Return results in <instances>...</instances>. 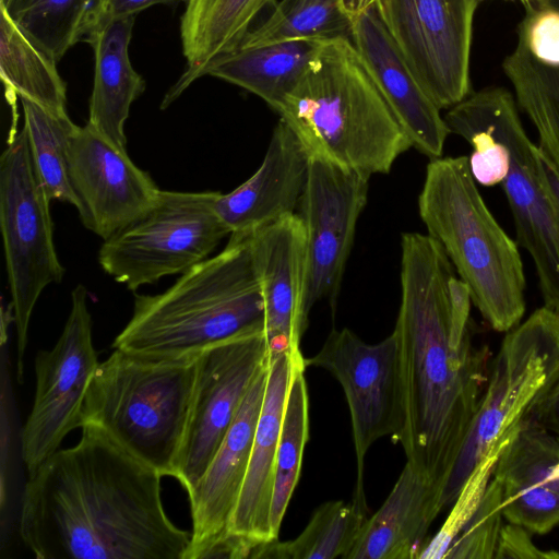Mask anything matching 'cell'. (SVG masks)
Instances as JSON below:
<instances>
[{
	"instance_id": "1",
	"label": "cell",
	"mask_w": 559,
	"mask_h": 559,
	"mask_svg": "<svg viewBox=\"0 0 559 559\" xmlns=\"http://www.w3.org/2000/svg\"><path fill=\"white\" fill-rule=\"evenodd\" d=\"M25 484L20 535L37 559H185L191 534L165 512L160 478L84 425Z\"/></svg>"
},
{
	"instance_id": "2",
	"label": "cell",
	"mask_w": 559,
	"mask_h": 559,
	"mask_svg": "<svg viewBox=\"0 0 559 559\" xmlns=\"http://www.w3.org/2000/svg\"><path fill=\"white\" fill-rule=\"evenodd\" d=\"M401 305L393 333L399 350L403 421L394 442L406 462L443 493L475 418L490 352L451 345L449 283L454 267L428 234L401 238Z\"/></svg>"
},
{
	"instance_id": "3",
	"label": "cell",
	"mask_w": 559,
	"mask_h": 559,
	"mask_svg": "<svg viewBox=\"0 0 559 559\" xmlns=\"http://www.w3.org/2000/svg\"><path fill=\"white\" fill-rule=\"evenodd\" d=\"M277 114L311 155L368 176L412 147L350 37L322 40Z\"/></svg>"
},
{
	"instance_id": "4",
	"label": "cell",
	"mask_w": 559,
	"mask_h": 559,
	"mask_svg": "<svg viewBox=\"0 0 559 559\" xmlns=\"http://www.w3.org/2000/svg\"><path fill=\"white\" fill-rule=\"evenodd\" d=\"M264 300L251 234H230L226 247L182 273L157 295H136L133 313L112 347L146 358L200 355L264 325Z\"/></svg>"
},
{
	"instance_id": "5",
	"label": "cell",
	"mask_w": 559,
	"mask_h": 559,
	"mask_svg": "<svg viewBox=\"0 0 559 559\" xmlns=\"http://www.w3.org/2000/svg\"><path fill=\"white\" fill-rule=\"evenodd\" d=\"M418 213L486 323L506 333L520 324L526 308L521 254L484 201L467 156L430 160Z\"/></svg>"
},
{
	"instance_id": "6",
	"label": "cell",
	"mask_w": 559,
	"mask_h": 559,
	"mask_svg": "<svg viewBox=\"0 0 559 559\" xmlns=\"http://www.w3.org/2000/svg\"><path fill=\"white\" fill-rule=\"evenodd\" d=\"M198 357L156 359L115 349L90 382L79 427L99 428L162 476L175 477Z\"/></svg>"
},
{
	"instance_id": "7",
	"label": "cell",
	"mask_w": 559,
	"mask_h": 559,
	"mask_svg": "<svg viewBox=\"0 0 559 559\" xmlns=\"http://www.w3.org/2000/svg\"><path fill=\"white\" fill-rule=\"evenodd\" d=\"M559 383V312L543 306L507 332L442 493L452 504L479 461L512 436Z\"/></svg>"
},
{
	"instance_id": "8",
	"label": "cell",
	"mask_w": 559,
	"mask_h": 559,
	"mask_svg": "<svg viewBox=\"0 0 559 559\" xmlns=\"http://www.w3.org/2000/svg\"><path fill=\"white\" fill-rule=\"evenodd\" d=\"M516 105L510 91L490 86L472 92L443 118L450 133L484 130L507 147L510 167L501 185L516 241L535 264L545 306L559 312V212L544 179L542 151L528 138Z\"/></svg>"
},
{
	"instance_id": "9",
	"label": "cell",
	"mask_w": 559,
	"mask_h": 559,
	"mask_svg": "<svg viewBox=\"0 0 559 559\" xmlns=\"http://www.w3.org/2000/svg\"><path fill=\"white\" fill-rule=\"evenodd\" d=\"M8 140L0 157V227L22 376L29 320L49 284L64 274L55 243L48 199L33 165L25 130Z\"/></svg>"
},
{
	"instance_id": "10",
	"label": "cell",
	"mask_w": 559,
	"mask_h": 559,
	"mask_svg": "<svg viewBox=\"0 0 559 559\" xmlns=\"http://www.w3.org/2000/svg\"><path fill=\"white\" fill-rule=\"evenodd\" d=\"M218 194L159 190L145 214L104 240L102 269L136 290L204 261L230 235L215 210Z\"/></svg>"
},
{
	"instance_id": "11",
	"label": "cell",
	"mask_w": 559,
	"mask_h": 559,
	"mask_svg": "<svg viewBox=\"0 0 559 559\" xmlns=\"http://www.w3.org/2000/svg\"><path fill=\"white\" fill-rule=\"evenodd\" d=\"M478 0H377L384 27L440 109L471 92L473 23Z\"/></svg>"
},
{
	"instance_id": "12",
	"label": "cell",
	"mask_w": 559,
	"mask_h": 559,
	"mask_svg": "<svg viewBox=\"0 0 559 559\" xmlns=\"http://www.w3.org/2000/svg\"><path fill=\"white\" fill-rule=\"evenodd\" d=\"M98 365L88 293L79 284L72 290L70 313L56 345L39 350L35 358V396L21 433V455L28 475L79 427L85 393Z\"/></svg>"
},
{
	"instance_id": "13",
	"label": "cell",
	"mask_w": 559,
	"mask_h": 559,
	"mask_svg": "<svg viewBox=\"0 0 559 559\" xmlns=\"http://www.w3.org/2000/svg\"><path fill=\"white\" fill-rule=\"evenodd\" d=\"M265 326L205 348L195 382L175 478L189 493L224 440L253 380L267 364Z\"/></svg>"
},
{
	"instance_id": "14",
	"label": "cell",
	"mask_w": 559,
	"mask_h": 559,
	"mask_svg": "<svg viewBox=\"0 0 559 559\" xmlns=\"http://www.w3.org/2000/svg\"><path fill=\"white\" fill-rule=\"evenodd\" d=\"M306 367L325 369L341 384L350 414L357 461L354 499L366 503L365 457L379 439L399 435L403 421L402 388L395 334L369 344L349 329L332 330Z\"/></svg>"
},
{
	"instance_id": "15",
	"label": "cell",
	"mask_w": 559,
	"mask_h": 559,
	"mask_svg": "<svg viewBox=\"0 0 559 559\" xmlns=\"http://www.w3.org/2000/svg\"><path fill=\"white\" fill-rule=\"evenodd\" d=\"M370 176L321 155H311L297 214L307 239L305 308L319 302L334 309L357 222L368 199Z\"/></svg>"
},
{
	"instance_id": "16",
	"label": "cell",
	"mask_w": 559,
	"mask_h": 559,
	"mask_svg": "<svg viewBox=\"0 0 559 559\" xmlns=\"http://www.w3.org/2000/svg\"><path fill=\"white\" fill-rule=\"evenodd\" d=\"M68 173L81 222L104 240L145 214L160 190L87 122L72 138Z\"/></svg>"
},
{
	"instance_id": "17",
	"label": "cell",
	"mask_w": 559,
	"mask_h": 559,
	"mask_svg": "<svg viewBox=\"0 0 559 559\" xmlns=\"http://www.w3.org/2000/svg\"><path fill=\"white\" fill-rule=\"evenodd\" d=\"M267 364L253 380L210 465L188 493L192 520L185 559L211 558L228 538V524L247 474L267 379Z\"/></svg>"
},
{
	"instance_id": "18",
	"label": "cell",
	"mask_w": 559,
	"mask_h": 559,
	"mask_svg": "<svg viewBox=\"0 0 559 559\" xmlns=\"http://www.w3.org/2000/svg\"><path fill=\"white\" fill-rule=\"evenodd\" d=\"M251 249L264 300L269 355H299L309 314L305 308L307 239L298 214L251 234Z\"/></svg>"
},
{
	"instance_id": "19",
	"label": "cell",
	"mask_w": 559,
	"mask_h": 559,
	"mask_svg": "<svg viewBox=\"0 0 559 559\" xmlns=\"http://www.w3.org/2000/svg\"><path fill=\"white\" fill-rule=\"evenodd\" d=\"M559 437L533 415L501 450L491 478L501 488L508 523L545 535L559 525Z\"/></svg>"
},
{
	"instance_id": "20",
	"label": "cell",
	"mask_w": 559,
	"mask_h": 559,
	"mask_svg": "<svg viewBox=\"0 0 559 559\" xmlns=\"http://www.w3.org/2000/svg\"><path fill=\"white\" fill-rule=\"evenodd\" d=\"M350 39L408 136L430 159L442 156L450 130L384 27L374 5L353 19Z\"/></svg>"
},
{
	"instance_id": "21",
	"label": "cell",
	"mask_w": 559,
	"mask_h": 559,
	"mask_svg": "<svg viewBox=\"0 0 559 559\" xmlns=\"http://www.w3.org/2000/svg\"><path fill=\"white\" fill-rule=\"evenodd\" d=\"M311 154L280 118L257 171L239 187L219 192L215 210L230 234L249 235L296 214L304 195Z\"/></svg>"
},
{
	"instance_id": "22",
	"label": "cell",
	"mask_w": 559,
	"mask_h": 559,
	"mask_svg": "<svg viewBox=\"0 0 559 559\" xmlns=\"http://www.w3.org/2000/svg\"><path fill=\"white\" fill-rule=\"evenodd\" d=\"M302 354L269 355L264 399L245 481L228 524V535L253 545L275 540L270 526L275 463L289 383Z\"/></svg>"
},
{
	"instance_id": "23",
	"label": "cell",
	"mask_w": 559,
	"mask_h": 559,
	"mask_svg": "<svg viewBox=\"0 0 559 559\" xmlns=\"http://www.w3.org/2000/svg\"><path fill=\"white\" fill-rule=\"evenodd\" d=\"M443 509L441 490L406 462L391 492L365 523L346 559H414Z\"/></svg>"
},
{
	"instance_id": "24",
	"label": "cell",
	"mask_w": 559,
	"mask_h": 559,
	"mask_svg": "<svg viewBox=\"0 0 559 559\" xmlns=\"http://www.w3.org/2000/svg\"><path fill=\"white\" fill-rule=\"evenodd\" d=\"M134 21L135 15L116 19L85 29L81 37L95 58L87 123L121 151H127L124 123L131 105L145 90L129 58Z\"/></svg>"
},
{
	"instance_id": "25",
	"label": "cell",
	"mask_w": 559,
	"mask_h": 559,
	"mask_svg": "<svg viewBox=\"0 0 559 559\" xmlns=\"http://www.w3.org/2000/svg\"><path fill=\"white\" fill-rule=\"evenodd\" d=\"M322 40L299 39L253 47H237L202 67L195 80L211 75L263 99L276 112L295 87Z\"/></svg>"
},
{
	"instance_id": "26",
	"label": "cell",
	"mask_w": 559,
	"mask_h": 559,
	"mask_svg": "<svg viewBox=\"0 0 559 559\" xmlns=\"http://www.w3.org/2000/svg\"><path fill=\"white\" fill-rule=\"evenodd\" d=\"M275 0H187L180 21L187 70L165 95L168 107L195 81L199 70L216 56L235 49L260 11Z\"/></svg>"
},
{
	"instance_id": "27",
	"label": "cell",
	"mask_w": 559,
	"mask_h": 559,
	"mask_svg": "<svg viewBox=\"0 0 559 559\" xmlns=\"http://www.w3.org/2000/svg\"><path fill=\"white\" fill-rule=\"evenodd\" d=\"M56 63L0 5V74L8 100L14 106L17 97H25L55 114H67V87Z\"/></svg>"
},
{
	"instance_id": "28",
	"label": "cell",
	"mask_w": 559,
	"mask_h": 559,
	"mask_svg": "<svg viewBox=\"0 0 559 559\" xmlns=\"http://www.w3.org/2000/svg\"><path fill=\"white\" fill-rule=\"evenodd\" d=\"M502 69L513 86L516 104L538 133V147L559 174V66L538 61L518 38Z\"/></svg>"
},
{
	"instance_id": "29",
	"label": "cell",
	"mask_w": 559,
	"mask_h": 559,
	"mask_svg": "<svg viewBox=\"0 0 559 559\" xmlns=\"http://www.w3.org/2000/svg\"><path fill=\"white\" fill-rule=\"evenodd\" d=\"M367 506L353 500L329 501L316 509L304 531L293 540L261 544L252 558L334 559L349 554L368 520Z\"/></svg>"
},
{
	"instance_id": "30",
	"label": "cell",
	"mask_w": 559,
	"mask_h": 559,
	"mask_svg": "<svg viewBox=\"0 0 559 559\" xmlns=\"http://www.w3.org/2000/svg\"><path fill=\"white\" fill-rule=\"evenodd\" d=\"M19 98L33 165L48 199L75 206L68 159L71 141L79 126L68 114H55L28 98Z\"/></svg>"
},
{
	"instance_id": "31",
	"label": "cell",
	"mask_w": 559,
	"mask_h": 559,
	"mask_svg": "<svg viewBox=\"0 0 559 559\" xmlns=\"http://www.w3.org/2000/svg\"><path fill=\"white\" fill-rule=\"evenodd\" d=\"M342 0H281L270 15L250 28L237 47H253L299 39L350 37L353 20ZM236 47V48H237Z\"/></svg>"
},
{
	"instance_id": "32",
	"label": "cell",
	"mask_w": 559,
	"mask_h": 559,
	"mask_svg": "<svg viewBox=\"0 0 559 559\" xmlns=\"http://www.w3.org/2000/svg\"><path fill=\"white\" fill-rule=\"evenodd\" d=\"M305 359L295 365L288 388L281 427L270 526L274 539L300 476L304 450L309 439V397L305 372Z\"/></svg>"
},
{
	"instance_id": "33",
	"label": "cell",
	"mask_w": 559,
	"mask_h": 559,
	"mask_svg": "<svg viewBox=\"0 0 559 559\" xmlns=\"http://www.w3.org/2000/svg\"><path fill=\"white\" fill-rule=\"evenodd\" d=\"M94 0H0L26 37L58 62L79 40Z\"/></svg>"
},
{
	"instance_id": "34",
	"label": "cell",
	"mask_w": 559,
	"mask_h": 559,
	"mask_svg": "<svg viewBox=\"0 0 559 559\" xmlns=\"http://www.w3.org/2000/svg\"><path fill=\"white\" fill-rule=\"evenodd\" d=\"M509 439L496 443L475 466L452 503L453 508L448 519L436 536L428 542L419 559L444 558L453 540L481 501L498 456Z\"/></svg>"
},
{
	"instance_id": "35",
	"label": "cell",
	"mask_w": 559,
	"mask_h": 559,
	"mask_svg": "<svg viewBox=\"0 0 559 559\" xmlns=\"http://www.w3.org/2000/svg\"><path fill=\"white\" fill-rule=\"evenodd\" d=\"M502 520V493L499 484L490 478L476 511L453 540L444 558H495Z\"/></svg>"
},
{
	"instance_id": "36",
	"label": "cell",
	"mask_w": 559,
	"mask_h": 559,
	"mask_svg": "<svg viewBox=\"0 0 559 559\" xmlns=\"http://www.w3.org/2000/svg\"><path fill=\"white\" fill-rule=\"evenodd\" d=\"M519 38L530 53L538 61L559 66V9L539 3L535 9L527 7V13L519 26Z\"/></svg>"
},
{
	"instance_id": "37",
	"label": "cell",
	"mask_w": 559,
	"mask_h": 559,
	"mask_svg": "<svg viewBox=\"0 0 559 559\" xmlns=\"http://www.w3.org/2000/svg\"><path fill=\"white\" fill-rule=\"evenodd\" d=\"M456 135L466 140L473 147L468 164L475 181L485 187L501 183L510 167L507 147L484 130L467 129Z\"/></svg>"
},
{
	"instance_id": "38",
	"label": "cell",
	"mask_w": 559,
	"mask_h": 559,
	"mask_svg": "<svg viewBox=\"0 0 559 559\" xmlns=\"http://www.w3.org/2000/svg\"><path fill=\"white\" fill-rule=\"evenodd\" d=\"M187 0H94L83 21L81 37L85 29L116 19L135 15L155 4L175 5Z\"/></svg>"
},
{
	"instance_id": "39",
	"label": "cell",
	"mask_w": 559,
	"mask_h": 559,
	"mask_svg": "<svg viewBox=\"0 0 559 559\" xmlns=\"http://www.w3.org/2000/svg\"><path fill=\"white\" fill-rule=\"evenodd\" d=\"M531 535L532 533L519 525H503L495 558H559V552L538 549Z\"/></svg>"
},
{
	"instance_id": "40",
	"label": "cell",
	"mask_w": 559,
	"mask_h": 559,
	"mask_svg": "<svg viewBox=\"0 0 559 559\" xmlns=\"http://www.w3.org/2000/svg\"><path fill=\"white\" fill-rule=\"evenodd\" d=\"M451 304V345L460 347L471 333V305L472 298L467 285L455 274L449 283Z\"/></svg>"
},
{
	"instance_id": "41",
	"label": "cell",
	"mask_w": 559,
	"mask_h": 559,
	"mask_svg": "<svg viewBox=\"0 0 559 559\" xmlns=\"http://www.w3.org/2000/svg\"><path fill=\"white\" fill-rule=\"evenodd\" d=\"M533 416L559 437V383L536 408Z\"/></svg>"
},
{
	"instance_id": "42",
	"label": "cell",
	"mask_w": 559,
	"mask_h": 559,
	"mask_svg": "<svg viewBox=\"0 0 559 559\" xmlns=\"http://www.w3.org/2000/svg\"><path fill=\"white\" fill-rule=\"evenodd\" d=\"M543 153V152H542ZM544 179L551 199L559 212V174L556 171L550 162L543 154L542 156Z\"/></svg>"
},
{
	"instance_id": "43",
	"label": "cell",
	"mask_w": 559,
	"mask_h": 559,
	"mask_svg": "<svg viewBox=\"0 0 559 559\" xmlns=\"http://www.w3.org/2000/svg\"><path fill=\"white\" fill-rule=\"evenodd\" d=\"M377 0H342L341 4L346 14L353 20L376 3Z\"/></svg>"
},
{
	"instance_id": "44",
	"label": "cell",
	"mask_w": 559,
	"mask_h": 559,
	"mask_svg": "<svg viewBox=\"0 0 559 559\" xmlns=\"http://www.w3.org/2000/svg\"><path fill=\"white\" fill-rule=\"evenodd\" d=\"M478 1H481V0H478ZM519 1H521L526 7H530V5H533L534 2L543 3V2H546L547 0H519Z\"/></svg>"
},
{
	"instance_id": "45",
	"label": "cell",
	"mask_w": 559,
	"mask_h": 559,
	"mask_svg": "<svg viewBox=\"0 0 559 559\" xmlns=\"http://www.w3.org/2000/svg\"><path fill=\"white\" fill-rule=\"evenodd\" d=\"M556 474H557V476L559 477V463H558V464H557V466H556Z\"/></svg>"
}]
</instances>
